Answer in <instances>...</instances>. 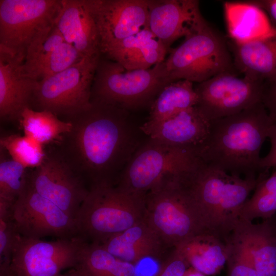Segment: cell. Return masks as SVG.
I'll return each mask as SVG.
<instances>
[{
	"label": "cell",
	"instance_id": "obj_14",
	"mask_svg": "<svg viewBox=\"0 0 276 276\" xmlns=\"http://www.w3.org/2000/svg\"><path fill=\"white\" fill-rule=\"evenodd\" d=\"M27 182L74 219L89 193L84 182L53 148L46 153L42 164L28 173Z\"/></svg>",
	"mask_w": 276,
	"mask_h": 276
},
{
	"label": "cell",
	"instance_id": "obj_12",
	"mask_svg": "<svg viewBox=\"0 0 276 276\" xmlns=\"http://www.w3.org/2000/svg\"><path fill=\"white\" fill-rule=\"evenodd\" d=\"M84 241L79 236L52 241L21 236L8 270L12 276H58L76 266Z\"/></svg>",
	"mask_w": 276,
	"mask_h": 276
},
{
	"label": "cell",
	"instance_id": "obj_8",
	"mask_svg": "<svg viewBox=\"0 0 276 276\" xmlns=\"http://www.w3.org/2000/svg\"><path fill=\"white\" fill-rule=\"evenodd\" d=\"M145 219L164 245L174 248L208 231L180 180L168 182L147 193Z\"/></svg>",
	"mask_w": 276,
	"mask_h": 276
},
{
	"label": "cell",
	"instance_id": "obj_3",
	"mask_svg": "<svg viewBox=\"0 0 276 276\" xmlns=\"http://www.w3.org/2000/svg\"><path fill=\"white\" fill-rule=\"evenodd\" d=\"M265 178L266 172L243 177L204 164L181 182L207 230L226 242L249 194Z\"/></svg>",
	"mask_w": 276,
	"mask_h": 276
},
{
	"label": "cell",
	"instance_id": "obj_34",
	"mask_svg": "<svg viewBox=\"0 0 276 276\" xmlns=\"http://www.w3.org/2000/svg\"><path fill=\"white\" fill-rule=\"evenodd\" d=\"M276 212V192L247 199L242 206L239 219L251 221L261 218H270Z\"/></svg>",
	"mask_w": 276,
	"mask_h": 276
},
{
	"label": "cell",
	"instance_id": "obj_25",
	"mask_svg": "<svg viewBox=\"0 0 276 276\" xmlns=\"http://www.w3.org/2000/svg\"><path fill=\"white\" fill-rule=\"evenodd\" d=\"M231 41L243 43L276 35V28L261 9L244 2L224 4Z\"/></svg>",
	"mask_w": 276,
	"mask_h": 276
},
{
	"label": "cell",
	"instance_id": "obj_29",
	"mask_svg": "<svg viewBox=\"0 0 276 276\" xmlns=\"http://www.w3.org/2000/svg\"><path fill=\"white\" fill-rule=\"evenodd\" d=\"M24 135L43 145L54 143L72 127L67 121L60 119L49 111H38L26 108L19 120Z\"/></svg>",
	"mask_w": 276,
	"mask_h": 276
},
{
	"label": "cell",
	"instance_id": "obj_40",
	"mask_svg": "<svg viewBox=\"0 0 276 276\" xmlns=\"http://www.w3.org/2000/svg\"><path fill=\"white\" fill-rule=\"evenodd\" d=\"M185 276H205L204 274L190 267L186 272Z\"/></svg>",
	"mask_w": 276,
	"mask_h": 276
},
{
	"label": "cell",
	"instance_id": "obj_35",
	"mask_svg": "<svg viewBox=\"0 0 276 276\" xmlns=\"http://www.w3.org/2000/svg\"><path fill=\"white\" fill-rule=\"evenodd\" d=\"M190 265L175 248L154 276H185Z\"/></svg>",
	"mask_w": 276,
	"mask_h": 276
},
{
	"label": "cell",
	"instance_id": "obj_10",
	"mask_svg": "<svg viewBox=\"0 0 276 276\" xmlns=\"http://www.w3.org/2000/svg\"><path fill=\"white\" fill-rule=\"evenodd\" d=\"M62 0H0V49L24 61L36 34L54 23Z\"/></svg>",
	"mask_w": 276,
	"mask_h": 276
},
{
	"label": "cell",
	"instance_id": "obj_37",
	"mask_svg": "<svg viewBox=\"0 0 276 276\" xmlns=\"http://www.w3.org/2000/svg\"><path fill=\"white\" fill-rule=\"evenodd\" d=\"M271 143V147L268 153L261 158L260 168L261 172H266L271 167H276V123L271 125L268 135Z\"/></svg>",
	"mask_w": 276,
	"mask_h": 276
},
{
	"label": "cell",
	"instance_id": "obj_38",
	"mask_svg": "<svg viewBox=\"0 0 276 276\" xmlns=\"http://www.w3.org/2000/svg\"><path fill=\"white\" fill-rule=\"evenodd\" d=\"M244 2L263 10L273 26L276 28V0L246 1Z\"/></svg>",
	"mask_w": 276,
	"mask_h": 276
},
{
	"label": "cell",
	"instance_id": "obj_7",
	"mask_svg": "<svg viewBox=\"0 0 276 276\" xmlns=\"http://www.w3.org/2000/svg\"><path fill=\"white\" fill-rule=\"evenodd\" d=\"M163 62L145 70H127L107 58L99 59L91 90V100L127 111L151 106L169 84Z\"/></svg>",
	"mask_w": 276,
	"mask_h": 276
},
{
	"label": "cell",
	"instance_id": "obj_2",
	"mask_svg": "<svg viewBox=\"0 0 276 276\" xmlns=\"http://www.w3.org/2000/svg\"><path fill=\"white\" fill-rule=\"evenodd\" d=\"M273 123L261 102L210 121L209 134L199 156L209 167L243 177H256L262 173L260 153Z\"/></svg>",
	"mask_w": 276,
	"mask_h": 276
},
{
	"label": "cell",
	"instance_id": "obj_17",
	"mask_svg": "<svg viewBox=\"0 0 276 276\" xmlns=\"http://www.w3.org/2000/svg\"><path fill=\"white\" fill-rule=\"evenodd\" d=\"M203 17L196 0H148L147 27L169 50Z\"/></svg>",
	"mask_w": 276,
	"mask_h": 276
},
{
	"label": "cell",
	"instance_id": "obj_39",
	"mask_svg": "<svg viewBox=\"0 0 276 276\" xmlns=\"http://www.w3.org/2000/svg\"><path fill=\"white\" fill-rule=\"evenodd\" d=\"M276 192V171L269 178L262 181L256 187L252 197Z\"/></svg>",
	"mask_w": 276,
	"mask_h": 276
},
{
	"label": "cell",
	"instance_id": "obj_24",
	"mask_svg": "<svg viewBox=\"0 0 276 276\" xmlns=\"http://www.w3.org/2000/svg\"><path fill=\"white\" fill-rule=\"evenodd\" d=\"M228 45L237 72L252 79L276 78V35Z\"/></svg>",
	"mask_w": 276,
	"mask_h": 276
},
{
	"label": "cell",
	"instance_id": "obj_30",
	"mask_svg": "<svg viewBox=\"0 0 276 276\" xmlns=\"http://www.w3.org/2000/svg\"><path fill=\"white\" fill-rule=\"evenodd\" d=\"M1 149L6 150L11 159L26 168L35 169L43 162L46 152L41 145L33 138L24 135L11 134L0 139Z\"/></svg>",
	"mask_w": 276,
	"mask_h": 276
},
{
	"label": "cell",
	"instance_id": "obj_15",
	"mask_svg": "<svg viewBox=\"0 0 276 276\" xmlns=\"http://www.w3.org/2000/svg\"><path fill=\"white\" fill-rule=\"evenodd\" d=\"M100 52L147 26L148 0H91Z\"/></svg>",
	"mask_w": 276,
	"mask_h": 276
},
{
	"label": "cell",
	"instance_id": "obj_42",
	"mask_svg": "<svg viewBox=\"0 0 276 276\" xmlns=\"http://www.w3.org/2000/svg\"><path fill=\"white\" fill-rule=\"evenodd\" d=\"M0 276H12L6 266H0Z\"/></svg>",
	"mask_w": 276,
	"mask_h": 276
},
{
	"label": "cell",
	"instance_id": "obj_1",
	"mask_svg": "<svg viewBox=\"0 0 276 276\" xmlns=\"http://www.w3.org/2000/svg\"><path fill=\"white\" fill-rule=\"evenodd\" d=\"M90 101L86 109L63 120L72 128L53 147L89 189L115 185L140 145L128 111Z\"/></svg>",
	"mask_w": 276,
	"mask_h": 276
},
{
	"label": "cell",
	"instance_id": "obj_20",
	"mask_svg": "<svg viewBox=\"0 0 276 276\" xmlns=\"http://www.w3.org/2000/svg\"><path fill=\"white\" fill-rule=\"evenodd\" d=\"M23 62L17 56L0 49L1 121H19L23 110L30 107L38 81L25 73Z\"/></svg>",
	"mask_w": 276,
	"mask_h": 276
},
{
	"label": "cell",
	"instance_id": "obj_11",
	"mask_svg": "<svg viewBox=\"0 0 276 276\" xmlns=\"http://www.w3.org/2000/svg\"><path fill=\"white\" fill-rule=\"evenodd\" d=\"M239 74L223 72L194 86L196 106L209 121L238 113L261 102L264 81Z\"/></svg>",
	"mask_w": 276,
	"mask_h": 276
},
{
	"label": "cell",
	"instance_id": "obj_9",
	"mask_svg": "<svg viewBox=\"0 0 276 276\" xmlns=\"http://www.w3.org/2000/svg\"><path fill=\"white\" fill-rule=\"evenodd\" d=\"M101 55L82 57L58 73L38 81L30 107L64 119L88 108L96 69Z\"/></svg>",
	"mask_w": 276,
	"mask_h": 276
},
{
	"label": "cell",
	"instance_id": "obj_21",
	"mask_svg": "<svg viewBox=\"0 0 276 276\" xmlns=\"http://www.w3.org/2000/svg\"><path fill=\"white\" fill-rule=\"evenodd\" d=\"M229 237L262 276H276V225L270 218L259 224L239 219Z\"/></svg>",
	"mask_w": 276,
	"mask_h": 276
},
{
	"label": "cell",
	"instance_id": "obj_41",
	"mask_svg": "<svg viewBox=\"0 0 276 276\" xmlns=\"http://www.w3.org/2000/svg\"><path fill=\"white\" fill-rule=\"evenodd\" d=\"M58 276H82L80 273L75 268L65 273H61Z\"/></svg>",
	"mask_w": 276,
	"mask_h": 276
},
{
	"label": "cell",
	"instance_id": "obj_32",
	"mask_svg": "<svg viewBox=\"0 0 276 276\" xmlns=\"http://www.w3.org/2000/svg\"><path fill=\"white\" fill-rule=\"evenodd\" d=\"M14 203L0 200V264H10L21 237L13 217Z\"/></svg>",
	"mask_w": 276,
	"mask_h": 276
},
{
	"label": "cell",
	"instance_id": "obj_36",
	"mask_svg": "<svg viewBox=\"0 0 276 276\" xmlns=\"http://www.w3.org/2000/svg\"><path fill=\"white\" fill-rule=\"evenodd\" d=\"M261 102L273 123H276V78L265 80Z\"/></svg>",
	"mask_w": 276,
	"mask_h": 276
},
{
	"label": "cell",
	"instance_id": "obj_16",
	"mask_svg": "<svg viewBox=\"0 0 276 276\" xmlns=\"http://www.w3.org/2000/svg\"><path fill=\"white\" fill-rule=\"evenodd\" d=\"M82 57L64 40L53 23L38 32L30 42L22 67L28 77L39 81L64 71Z\"/></svg>",
	"mask_w": 276,
	"mask_h": 276
},
{
	"label": "cell",
	"instance_id": "obj_5",
	"mask_svg": "<svg viewBox=\"0 0 276 276\" xmlns=\"http://www.w3.org/2000/svg\"><path fill=\"white\" fill-rule=\"evenodd\" d=\"M184 38L163 61L169 83H199L223 72L238 73L228 42L204 18Z\"/></svg>",
	"mask_w": 276,
	"mask_h": 276
},
{
	"label": "cell",
	"instance_id": "obj_31",
	"mask_svg": "<svg viewBox=\"0 0 276 276\" xmlns=\"http://www.w3.org/2000/svg\"><path fill=\"white\" fill-rule=\"evenodd\" d=\"M1 154L0 199L15 203L27 186V169L12 159L4 158Z\"/></svg>",
	"mask_w": 276,
	"mask_h": 276
},
{
	"label": "cell",
	"instance_id": "obj_18",
	"mask_svg": "<svg viewBox=\"0 0 276 276\" xmlns=\"http://www.w3.org/2000/svg\"><path fill=\"white\" fill-rule=\"evenodd\" d=\"M210 128V121L195 106L160 123L143 124L140 129L151 139L194 152L199 156Z\"/></svg>",
	"mask_w": 276,
	"mask_h": 276
},
{
	"label": "cell",
	"instance_id": "obj_23",
	"mask_svg": "<svg viewBox=\"0 0 276 276\" xmlns=\"http://www.w3.org/2000/svg\"><path fill=\"white\" fill-rule=\"evenodd\" d=\"M100 245L114 256L133 264L146 258H158L164 246L145 218Z\"/></svg>",
	"mask_w": 276,
	"mask_h": 276
},
{
	"label": "cell",
	"instance_id": "obj_28",
	"mask_svg": "<svg viewBox=\"0 0 276 276\" xmlns=\"http://www.w3.org/2000/svg\"><path fill=\"white\" fill-rule=\"evenodd\" d=\"M82 276H135L134 264L114 256L100 244L84 241L74 267Z\"/></svg>",
	"mask_w": 276,
	"mask_h": 276
},
{
	"label": "cell",
	"instance_id": "obj_4",
	"mask_svg": "<svg viewBox=\"0 0 276 276\" xmlns=\"http://www.w3.org/2000/svg\"><path fill=\"white\" fill-rule=\"evenodd\" d=\"M145 197L117 185L92 187L75 218L78 236L100 244L131 227L144 218Z\"/></svg>",
	"mask_w": 276,
	"mask_h": 276
},
{
	"label": "cell",
	"instance_id": "obj_26",
	"mask_svg": "<svg viewBox=\"0 0 276 276\" xmlns=\"http://www.w3.org/2000/svg\"><path fill=\"white\" fill-rule=\"evenodd\" d=\"M190 267L207 275L218 273L226 263V243L209 231L198 234L175 247Z\"/></svg>",
	"mask_w": 276,
	"mask_h": 276
},
{
	"label": "cell",
	"instance_id": "obj_19",
	"mask_svg": "<svg viewBox=\"0 0 276 276\" xmlns=\"http://www.w3.org/2000/svg\"><path fill=\"white\" fill-rule=\"evenodd\" d=\"M54 25L82 57L101 55L91 0H62Z\"/></svg>",
	"mask_w": 276,
	"mask_h": 276
},
{
	"label": "cell",
	"instance_id": "obj_27",
	"mask_svg": "<svg viewBox=\"0 0 276 276\" xmlns=\"http://www.w3.org/2000/svg\"><path fill=\"white\" fill-rule=\"evenodd\" d=\"M198 102L193 83L179 80L165 86L150 106L144 124L150 125L165 121L179 112L195 106Z\"/></svg>",
	"mask_w": 276,
	"mask_h": 276
},
{
	"label": "cell",
	"instance_id": "obj_22",
	"mask_svg": "<svg viewBox=\"0 0 276 276\" xmlns=\"http://www.w3.org/2000/svg\"><path fill=\"white\" fill-rule=\"evenodd\" d=\"M168 52L170 50L146 27L101 55L127 70H145L163 62Z\"/></svg>",
	"mask_w": 276,
	"mask_h": 276
},
{
	"label": "cell",
	"instance_id": "obj_33",
	"mask_svg": "<svg viewBox=\"0 0 276 276\" xmlns=\"http://www.w3.org/2000/svg\"><path fill=\"white\" fill-rule=\"evenodd\" d=\"M228 239L226 242L228 248L227 276H262L240 245L231 238Z\"/></svg>",
	"mask_w": 276,
	"mask_h": 276
},
{
	"label": "cell",
	"instance_id": "obj_13",
	"mask_svg": "<svg viewBox=\"0 0 276 276\" xmlns=\"http://www.w3.org/2000/svg\"><path fill=\"white\" fill-rule=\"evenodd\" d=\"M13 217L19 233L25 238L78 236L75 219L37 193L28 182L13 205Z\"/></svg>",
	"mask_w": 276,
	"mask_h": 276
},
{
	"label": "cell",
	"instance_id": "obj_6",
	"mask_svg": "<svg viewBox=\"0 0 276 276\" xmlns=\"http://www.w3.org/2000/svg\"><path fill=\"white\" fill-rule=\"evenodd\" d=\"M203 164L194 152L149 137L129 159L117 186L128 192L146 195L161 185L188 176Z\"/></svg>",
	"mask_w": 276,
	"mask_h": 276
}]
</instances>
